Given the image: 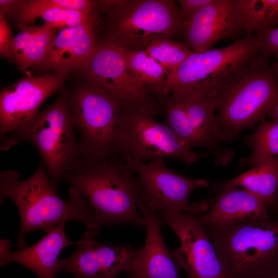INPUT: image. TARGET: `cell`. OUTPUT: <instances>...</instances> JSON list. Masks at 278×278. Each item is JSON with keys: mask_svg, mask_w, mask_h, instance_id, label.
<instances>
[{"mask_svg": "<svg viewBox=\"0 0 278 278\" xmlns=\"http://www.w3.org/2000/svg\"><path fill=\"white\" fill-rule=\"evenodd\" d=\"M79 192L91 206L93 230L129 223L144 227L138 204L143 187L132 165L121 154L97 160L82 158L77 167L63 179Z\"/></svg>", "mask_w": 278, "mask_h": 278, "instance_id": "cell-1", "label": "cell"}, {"mask_svg": "<svg viewBox=\"0 0 278 278\" xmlns=\"http://www.w3.org/2000/svg\"><path fill=\"white\" fill-rule=\"evenodd\" d=\"M68 190L70 199L66 202L57 195L41 160L34 173L24 180L12 169L1 171L0 204L10 199L19 213V249L27 247L25 239L30 232L41 230L48 233L64 221H77L93 231L94 215L90 203L76 189L68 187Z\"/></svg>", "mask_w": 278, "mask_h": 278, "instance_id": "cell-2", "label": "cell"}, {"mask_svg": "<svg viewBox=\"0 0 278 278\" xmlns=\"http://www.w3.org/2000/svg\"><path fill=\"white\" fill-rule=\"evenodd\" d=\"M211 93L217 135L222 143L230 142L266 117L278 100V73L261 56L235 71Z\"/></svg>", "mask_w": 278, "mask_h": 278, "instance_id": "cell-3", "label": "cell"}, {"mask_svg": "<svg viewBox=\"0 0 278 278\" xmlns=\"http://www.w3.org/2000/svg\"><path fill=\"white\" fill-rule=\"evenodd\" d=\"M203 226L228 278H256L278 266V218L231 227Z\"/></svg>", "mask_w": 278, "mask_h": 278, "instance_id": "cell-4", "label": "cell"}, {"mask_svg": "<svg viewBox=\"0 0 278 278\" xmlns=\"http://www.w3.org/2000/svg\"><path fill=\"white\" fill-rule=\"evenodd\" d=\"M107 13L105 37L126 49L144 50L158 38L183 35L186 23L172 0L98 1Z\"/></svg>", "mask_w": 278, "mask_h": 278, "instance_id": "cell-5", "label": "cell"}, {"mask_svg": "<svg viewBox=\"0 0 278 278\" xmlns=\"http://www.w3.org/2000/svg\"><path fill=\"white\" fill-rule=\"evenodd\" d=\"M68 92L62 88L54 102L41 111L22 130L16 141L37 149L49 180L57 190L61 180L82 160L75 137Z\"/></svg>", "mask_w": 278, "mask_h": 278, "instance_id": "cell-6", "label": "cell"}, {"mask_svg": "<svg viewBox=\"0 0 278 278\" xmlns=\"http://www.w3.org/2000/svg\"><path fill=\"white\" fill-rule=\"evenodd\" d=\"M145 106L124 101L118 119V145L130 164H144L157 159L173 158L187 164L207 153L187 147L167 125L157 120Z\"/></svg>", "mask_w": 278, "mask_h": 278, "instance_id": "cell-7", "label": "cell"}, {"mask_svg": "<svg viewBox=\"0 0 278 278\" xmlns=\"http://www.w3.org/2000/svg\"><path fill=\"white\" fill-rule=\"evenodd\" d=\"M68 94L82 158L97 160L120 154L118 128L123 102L86 82Z\"/></svg>", "mask_w": 278, "mask_h": 278, "instance_id": "cell-8", "label": "cell"}, {"mask_svg": "<svg viewBox=\"0 0 278 278\" xmlns=\"http://www.w3.org/2000/svg\"><path fill=\"white\" fill-rule=\"evenodd\" d=\"M256 33L245 36L227 46L202 53L193 52L175 71L167 75L166 95L174 89L210 91L233 73L261 57Z\"/></svg>", "mask_w": 278, "mask_h": 278, "instance_id": "cell-9", "label": "cell"}, {"mask_svg": "<svg viewBox=\"0 0 278 278\" xmlns=\"http://www.w3.org/2000/svg\"><path fill=\"white\" fill-rule=\"evenodd\" d=\"M131 165L142 185L141 202L151 213L175 211L199 215L207 210L206 200L190 203L189 197L195 189L207 187L208 181L179 175L166 166L163 159Z\"/></svg>", "mask_w": 278, "mask_h": 278, "instance_id": "cell-10", "label": "cell"}, {"mask_svg": "<svg viewBox=\"0 0 278 278\" xmlns=\"http://www.w3.org/2000/svg\"><path fill=\"white\" fill-rule=\"evenodd\" d=\"M66 77L51 73L23 77L0 93L1 149L16 145L22 130L39 113L42 103L60 91Z\"/></svg>", "mask_w": 278, "mask_h": 278, "instance_id": "cell-11", "label": "cell"}, {"mask_svg": "<svg viewBox=\"0 0 278 278\" xmlns=\"http://www.w3.org/2000/svg\"><path fill=\"white\" fill-rule=\"evenodd\" d=\"M170 227L180 245L171 254L178 269L188 278H228L212 241L197 215L175 211L158 213Z\"/></svg>", "mask_w": 278, "mask_h": 278, "instance_id": "cell-12", "label": "cell"}, {"mask_svg": "<svg viewBox=\"0 0 278 278\" xmlns=\"http://www.w3.org/2000/svg\"><path fill=\"white\" fill-rule=\"evenodd\" d=\"M126 48L118 41L103 37L87 71L76 76L120 101L142 105L154 115L158 112L154 98L137 82L126 58Z\"/></svg>", "mask_w": 278, "mask_h": 278, "instance_id": "cell-13", "label": "cell"}, {"mask_svg": "<svg viewBox=\"0 0 278 278\" xmlns=\"http://www.w3.org/2000/svg\"><path fill=\"white\" fill-rule=\"evenodd\" d=\"M98 233L86 229L77 242L76 250L69 256L58 259L57 273L66 272L74 278H117L129 271L137 248L123 244L107 245L95 241Z\"/></svg>", "mask_w": 278, "mask_h": 278, "instance_id": "cell-14", "label": "cell"}, {"mask_svg": "<svg viewBox=\"0 0 278 278\" xmlns=\"http://www.w3.org/2000/svg\"><path fill=\"white\" fill-rule=\"evenodd\" d=\"M211 193L207 210L198 215L203 225L231 227L270 220L267 203L248 189H238L223 181L212 185Z\"/></svg>", "mask_w": 278, "mask_h": 278, "instance_id": "cell-15", "label": "cell"}, {"mask_svg": "<svg viewBox=\"0 0 278 278\" xmlns=\"http://www.w3.org/2000/svg\"><path fill=\"white\" fill-rule=\"evenodd\" d=\"M96 23L67 27L57 33L44 61L36 68L67 77L87 71L98 46Z\"/></svg>", "mask_w": 278, "mask_h": 278, "instance_id": "cell-16", "label": "cell"}, {"mask_svg": "<svg viewBox=\"0 0 278 278\" xmlns=\"http://www.w3.org/2000/svg\"><path fill=\"white\" fill-rule=\"evenodd\" d=\"M242 33L236 0H213L187 23L183 36L194 52L202 53L220 41L238 40Z\"/></svg>", "mask_w": 278, "mask_h": 278, "instance_id": "cell-17", "label": "cell"}, {"mask_svg": "<svg viewBox=\"0 0 278 278\" xmlns=\"http://www.w3.org/2000/svg\"><path fill=\"white\" fill-rule=\"evenodd\" d=\"M171 96L184 109L188 120L201 142L202 147L211 156L214 164L225 165L234 153L229 147H224L215 129L216 108L211 91L190 89H176Z\"/></svg>", "mask_w": 278, "mask_h": 278, "instance_id": "cell-18", "label": "cell"}, {"mask_svg": "<svg viewBox=\"0 0 278 278\" xmlns=\"http://www.w3.org/2000/svg\"><path fill=\"white\" fill-rule=\"evenodd\" d=\"M66 222H60L32 246L18 251L11 250L9 240L1 239V267L10 263H16L29 269L38 278H55L60 252L66 246L77 244L67 239L65 232Z\"/></svg>", "mask_w": 278, "mask_h": 278, "instance_id": "cell-19", "label": "cell"}, {"mask_svg": "<svg viewBox=\"0 0 278 278\" xmlns=\"http://www.w3.org/2000/svg\"><path fill=\"white\" fill-rule=\"evenodd\" d=\"M138 208L144 219L145 242L137 248L131 269L127 272L137 278H180L162 236L161 227L164 225L163 221L148 211L142 202Z\"/></svg>", "mask_w": 278, "mask_h": 278, "instance_id": "cell-20", "label": "cell"}, {"mask_svg": "<svg viewBox=\"0 0 278 278\" xmlns=\"http://www.w3.org/2000/svg\"><path fill=\"white\" fill-rule=\"evenodd\" d=\"M98 13L81 12L53 6L48 0H18L10 18L17 24L28 25L38 18L57 29L84 23H97Z\"/></svg>", "mask_w": 278, "mask_h": 278, "instance_id": "cell-21", "label": "cell"}, {"mask_svg": "<svg viewBox=\"0 0 278 278\" xmlns=\"http://www.w3.org/2000/svg\"><path fill=\"white\" fill-rule=\"evenodd\" d=\"M16 27L20 31L11 43L14 62L21 71L38 67L46 58L57 29L45 23L41 26L17 24Z\"/></svg>", "mask_w": 278, "mask_h": 278, "instance_id": "cell-22", "label": "cell"}, {"mask_svg": "<svg viewBox=\"0 0 278 278\" xmlns=\"http://www.w3.org/2000/svg\"><path fill=\"white\" fill-rule=\"evenodd\" d=\"M227 182L234 187H242L259 196L267 203L271 212L278 190V155Z\"/></svg>", "mask_w": 278, "mask_h": 278, "instance_id": "cell-23", "label": "cell"}, {"mask_svg": "<svg viewBox=\"0 0 278 278\" xmlns=\"http://www.w3.org/2000/svg\"><path fill=\"white\" fill-rule=\"evenodd\" d=\"M129 68L138 84L149 95L159 99L165 96L167 72L145 50L126 48Z\"/></svg>", "mask_w": 278, "mask_h": 278, "instance_id": "cell-24", "label": "cell"}, {"mask_svg": "<svg viewBox=\"0 0 278 278\" xmlns=\"http://www.w3.org/2000/svg\"><path fill=\"white\" fill-rule=\"evenodd\" d=\"M259 121L254 131L244 138L252 152L240 160L241 166L253 168L278 155V121L267 120L266 117Z\"/></svg>", "mask_w": 278, "mask_h": 278, "instance_id": "cell-25", "label": "cell"}, {"mask_svg": "<svg viewBox=\"0 0 278 278\" xmlns=\"http://www.w3.org/2000/svg\"><path fill=\"white\" fill-rule=\"evenodd\" d=\"M245 36L273 29L278 25V0H236Z\"/></svg>", "mask_w": 278, "mask_h": 278, "instance_id": "cell-26", "label": "cell"}, {"mask_svg": "<svg viewBox=\"0 0 278 278\" xmlns=\"http://www.w3.org/2000/svg\"><path fill=\"white\" fill-rule=\"evenodd\" d=\"M145 50L163 67L168 75L177 69L193 52L185 43L163 38L153 40Z\"/></svg>", "mask_w": 278, "mask_h": 278, "instance_id": "cell-27", "label": "cell"}, {"mask_svg": "<svg viewBox=\"0 0 278 278\" xmlns=\"http://www.w3.org/2000/svg\"><path fill=\"white\" fill-rule=\"evenodd\" d=\"M163 106L167 117L168 125L188 148L202 147V144L193 128L182 106L171 95L158 100Z\"/></svg>", "mask_w": 278, "mask_h": 278, "instance_id": "cell-28", "label": "cell"}, {"mask_svg": "<svg viewBox=\"0 0 278 278\" xmlns=\"http://www.w3.org/2000/svg\"><path fill=\"white\" fill-rule=\"evenodd\" d=\"M255 33L259 39L261 56L267 59L274 56L278 61V26Z\"/></svg>", "mask_w": 278, "mask_h": 278, "instance_id": "cell-29", "label": "cell"}, {"mask_svg": "<svg viewBox=\"0 0 278 278\" xmlns=\"http://www.w3.org/2000/svg\"><path fill=\"white\" fill-rule=\"evenodd\" d=\"M13 36L11 27L6 17L0 15V53L10 62L14 61L11 51Z\"/></svg>", "mask_w": 278, "mask_h": 278, "instance_id": "cell-30", "label": "cell"}, {"mask_svg": "<svg viewBox=\"0 0 278 278\" xmlns=\"http://www.w3.org/2000/svg\"><path fill=\"white\" fill-rule=\"evenodd\" d=\"M213 0H179L182 16L187 23L201 9L210 4Z\"/></svg>", "mask_w": 278, "mask_h": 278, "instance_id": "cell-31", "label": "cell"}, {"mask_svg": "<svg viewBox=\"0 0 278 278\" xmlns=\"http://www.w3.org/2000/svg\"><path fill=\"white\" fill-rule=\"evenodd\" d=\"M18 0H0V15L10 18L14 12Z\"/></svg>", "mask_w": 278, "mask_h": 278, "instance_id": "cell-32", "label": "cell"}, {"mask_svg": "<svg viewBox=\"0 0 278 278\" xmlns=\"http://www.w3.org/2000/svg\"><path fill=\"white\" fill-rule=\"evenodd\" d=\"M267 115L271 120L278 121V100L270 107Z\"/></svg>", "mask_w": 278, "mask_h": 278, "instance_id": "cell-33", "label": "cell"}, {"mask_svg": "<svg viewBox=\"0 0 278 278\" xmlns=\"http://www.w3.org/2000/svg\"><path fill=\"white\" fill-rule=\"evenodd\" d=\"M256 278H278V266L264 272Z\"/></svg>", "mask_w": 278, "mask_h": 278, "instance_id": "cell-34", "label": "cell"}, {"mask_svg": "<svg viewBox=\"0 0 278 278\" xmlns=\"http://www.w3.org/2000/svg\"><path fill=\"white\" fill-rule=\"evenodd\" d=\"M272 212L278 213V190L276 195L275 206Z\"/></svg>", "mask_w": 278, "mask_h": 278, "instance_id": "cell-35", "label": "cell"}, {"mask_svg": "<svg viewBox=\"0 0 278 278\" xmlns=\"http://www.w3.org/2000/svg\"><path fill=\"white\" fill-rule=\"evenodd\" d=\"M128 278H137L135 275L130 272H126Z\"/></svg>", "mask_w": 278, "mask_h": 278, "instance_id": "cell-36", "label": "cell"}, {"mask_svg": "<svg viewBox=\"0 0 278 278\" xmlns=\"http://www.w3.org/2000/svg\"><path fill=\"white\" fill-rule=\"evenodd\" d=\"M272 64L274 65V66L275 67V68H276V71H277V72L278 73V61H275Z\"/></svg>", "mask_w": 278, "mask_h": 278, "instance_id": "cell-37", "label": "cell"}]
</instances>
